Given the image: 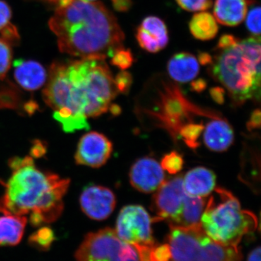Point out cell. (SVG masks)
Here are the masks:
<instances>
[{
    "mask_svg": "<svg viewBox=\"0 0 261 261\" xmlns=\"http://www.w3.org/2000/svg\"><path fill=\"white\" fill-rule=\"evenodd\" d=\"M105 60L82 58L51 65L43 99L67 133L89 128L87 119L107 112L119 93Z\"/></svg>",
    "mask_w": 261,
    "mask_h": 261,
    "instance_id": "obj_1",
    "label": "cell"
},
{
    "mask_svg": "<svg viewBox=\"0 0 261 261\" xmlns=\"http://www.w3.org/2000/svg\"><path fill=\"white\" fill-rule=\"evenodd\" d=\"M49 27L58 38L60 51L70 56L106 59L123 47L124 33L101 3L73 0L57 8Z\"/></svg>",
    "mask_w": 261,
    "mask_h": 261,
    "instance_id": "obj_2",
    "label": "cell"
},
{
    "mask_svg": "<svg viewBox=\"0 0 261 261\" xmlns=\"http://www.w3.org/2000/svg\"><path fill=\"white\" fill-rule=\"evenodd\" d=\"M12 175L0 198V213L30 214L31 224L40 226L58 219L64 208L63 198L70 185L68 178L44 172L30 156L9 161Z\"/></svg>",
    "mask_w": 261,
    "mask_h": 261,
    "instance_id": "obj_3",
    "label": "cell"
},
{
    "mask_svg": "<svg viewBox=\"0 0 261 261\" xmlns=\"http://www.w3.org/2000/svg\"><path fill=\"white\" fill-rule=\"evenodd\" d=\"M260 39L250 37L223 49L212 68L213 75L237 105L260 97Z\"/></svg>",
    "mask_w": 261,
    "mask_h": 261,
    "instance_id": "obj_4",
    "label": "cell"
},
{
    "mask_svg": "<svg viewBox=\"0 0 261 261\" xmlns=\"http://www.w3.org/2000/svg\"><path fill=\"white\" fill-rule=\"evenodd\" d=\"M206 202L200 225L206 234L216 243L238 246L245 235L256 230V216L242 210L238 199L222 188H218Z\"/></svg>",
    "mask_w": 261,
    "mask_h": 261,
    "instance_id": "obj_5",
    "label": "cell"
},
{
    "mask_svg": "<svg viewBox=\"0 0 261 261\" xmlns=\"http://www.w3.org/2000/svg\"><path fill=\"white\" fill-rule=\"evenodd\" d=\"M168 244L170 261H242L243 254L238 246L216 243L206 234L200 225L181 227L170 226Z\"/></svg>",
    "mask_w": 261,
    "mask_h": 261,
    "instance_id": "obj_6",
    "label": "cell"
},
{
    "mask_svg": "<svg viewBox=\"0 0 261 261\" xmlns=\"http://www.w3.org/2000/svg\"><path fill=\"white\" fill-rule=\"evenodd\" d=\"M154 247L126 243L113 228H106L87 233L75 257L76 261H157Z\"/></svg>",
    "mask_w": 261,
    "mask_h": 261,
    "instance_id": "obj_7",
    "label": "cell"
},
{
    "mask_svg": "<svg viewBox=\"0 0 261 261\" xmlns=\"http://www.w3.org/2000/svg\"><path fill=\"white\" fill-rule=\"evenodd\" d=\"M162 87L159 92V110L154 111L153 114L159 120L160 125L176 136L181 128L189 124L185 123V119L190 122L191 115L205 111L190 102L176 84L164 82Z\"/></svg>",
    "mask_w": 261,
    "mask_h": 261,
    "instance_id": "obj_8",
    "label": "cell"
},
{
    "mask_svg": "<svg viewBox=\"0 0 261 261\" xmlns=\"http://www.w3.org/2000/svg\"><path fill=\"white\" fill-rule=\"evenodd\" d=\"M152 221L148 213L142 206H125L118 214L115 231L118 238L126 243L154 246Z\"/></svg>",
    "mask_w": 261,
    "mask_h": 261,
    "instance_id": "obj_9",
    "label": "cell"
},
{
    "mask_svg": "<svg viewBox=\"0 0 261 261\" xmlns=\"http://www.w3.org/2000/svg\"><path fill=\"white\" fill-rule=\"evenodd\" d=\"M152 200L154 221H167L174 224L179 215L187 193L184 188L183 177L178 176L164 183L156 190Z\"/></svg>",
    "mask_w": 261,
    "mask_h": 261,
    "instance_id": "obj_10",
    "label": "cell"
},
{
    "mask_svg": "<svg viewBox=\"0 0 261 261\" xmlns=\"http://www.w3.org/2000/svg\"><path fill=\"white\" fill-rule=\"evenodd\" d=\"M113 152V144L99 132H92L82 136L75 154L76 164L99 168L107 163Z\"/></svg>",
    "mask_w": 261,
    "mask_h": 261,
    "instance_id": "obj_11",
    "label": "cell"
},
{
    "mask_svg": "<svg viewBox=\"0 0 261 261\" xmlns=\"http://www.w3.org/2000/svg\"><path fill=\"white\" fill-rule=\"evenodd\" d=\"M80 202L81 208L89 219L103 221L112 214L116 207V198L110 189L93 185L84 189Z\"/></svg>",
    "mask_w": 261,
    "mask_h": 261,
    "instance_id": "obj_12",
    "label": "cell"
},
{
    "mask_svg": "<svg viewBox=\"0 0 261 261\" xmlns=\"http://www.w3.org/2000/svg\"><path fill=\"white\" fill-rule=\"evenodd\" d=\"M130 185L144 193L156 191L165 181L164 170L152 158H143L134 163L129 172Z\"/></svg>",
    "mask_w": 261,
    "mask_h": 261,
    "instance_id": "obj_13",
    "label": "cell"
},
{
    "mask_svg": "<svg viewBox=\"0 0 261 261\" xmlns=\"http://www.w3.org/2000/svg\"><path fill=\"white\" fill-rule=\"evenodd\" d=\"M136 39L144 50L159 53L167 46L169 40L167 27L159 17H147L137 28Z\"/></svg>",
    "mask_w": 261,
    "mask_h": 261,
    "instance_id": "obj_14",
    "label": "cell"
},
{
    "mask_svg": "<svg viewBox=\"0 0 261 261\" xmlns=\"http://www.w3.org/2000/svg\"><path fill=\"white\" fill-rule=\"evenodd\" d=\"M203 142L206 147L214 152H224L232 145L233 132L226 120L219 116L211 118L204 128Z\"/></svg>",
    "mask_w": 261,
    "mask_h": 261,
    "instance_id": "obj_15",
    "label": "cell"
},
{
    "mask_svg": "<svg viewBox=\"0 0 261 261\" xmlns=\"http://www.w3.org/2000/svg\"><path fill=\"white\" fill-rule=\"evenodd\" d=\"M14 66L15 80L25 90H37L47 80L45 68L37 61L18 60L15 61Z\"/></svg>",
    "mask_w": 261,
    "mask_h": 261,
    "instance_id": "obj_16",
    "label": "cell"
},
{
    "mask_svg": "<svg viewBox=\"0 0 261 261\" xmlns=\"http://www.w3.org/2000/svg\"><path fill=\"white\" fill-rule=\"evenodd\" d=\"M216 175L205 167L190 170L183 178L184 188L187 195L193 197H206L216 187Z\"/></svg>",
    "mask_w": 261,
    "mask_h": 261,
    "instance_id": "obj_17",
    "label": "cell"
},
{
    "mask_svg": "<svg viewBox=\"0 0 261 261\" xmlns=\"http://www.w3.org/2000/svg\"><path fill=\"white\" fill-rule=\"evenodd\" d=\"M168 72L173 80L180 83L191 82L200 72V63L191 53H180L171 57Z\"/></svg>",
    "mask_w": 261,
    "mask_h": 261,
    "instance_id": "obj_18",
    "label": "cell"
},
{
    "mask_svg": "<svg viewBox=\"0 0 261 261\" xmlns=\"http://www.w3.org/2000/svg\"><path fill=\"white\" fill-rule=\"evenodd\" d=\"M247 0H216L214 13L216 21L227 27H236L246 17Z\"/></svg>",
    "mask_w": 261,
    "mask_h": 261,
    "instance_id": "obj_19",
    "label": "cell"
},
{
    "mask_svg": "<svg viewBox=\"0 0 261 261\" xmlns=\"http://www.w3.org/2000/svg\"><path fill=\"white\" fill-rule=\"evenodd\" d=\"M4 215L0 216V247L15 246L23 238L27 224V217Z\"/></svg>",
    "mask_w": 261,
    "mask_h": 261,
    "instance_id": "obj_20",
    "label": "cell"
},
{
    "mask_svg": "<svg viewBox=\"0 0 261 261\" xmlns=\"http://www.w3.org/2000/svg\"><path fill=\"white\" fill-rule=\"evenodd\" d=\"M206 202L207 200L205 197H193L187 194L181 212L174 224L170 226L190 227L200 224L201 217L205 211Z\"/></svg>",
    "mask_w": 261,
    "mask_h": 261,
    "instance_id": "obj_21",
    "label": "cell"
},
{
    "mask_svg": "<svg viewBox=\"0 0 261 261\" xmlns=\"http://www.w3.org/2000/svg\"><path fill=\"white\" fill-rule=\"evenodd\" d=\"M190 30L195 39L208 41L214 39L219 32L216 19L211 13L201 11L193 15L190 22Z\"/></svg>",
    "mask_w": 261,
    "mask_h": 261,
    "instance_id": "obj_22",
    "label": "cell"
},
{
    "mask_svg": "<svg viewBox=\"0 0 261 261\" xmlns=\"http://www.w3.org/2000/svg\"><path fill=\"white\" fill-rule=\"evenodd\" d=\"M55 239L56 237L53 229L44 226L31 235L29 243L38 250H47L50 248Z\"/></svg>",
    "mask_w": 261,
    "mask_h": 261,
    "instance_id": "obj_23",
    "label": "cell"
},
{
    "mask_svg": "<svg viewBox=\"0 0 261 261\" xmlns=\"http://www.w3.org/2000/svg\"><path fill=\"white\" fill-rule=\"evenodd\" d=\"M134 63V56L129 49L121 47L116 49L111 56V64L120 70H125L129 68Z\"/></svg>",
    "mask_w": 261,
    "mask_h": 261,
    "instance_id": "obj_24",
    "label": "cell"
},
{
    "mask_svg": "<svg viewBox=\"0 0 261 261\" xmlns=\"http://www.w3.org/2000/svg\"><path fill=\"white\" fill-rule=\"evenodd\" d=\"M13 59L12 48L0 38V80H4L9 71Z\"/></svg>",
    "mask_w": 261,
    "mask_h": 261,
    "instance_id": "obj_25",
    "label": "cell"
},
{
    "mask_svg": "<svg viewBox=\"0 0 261 261\" xmlns=\"http://www.w3.org/2000/svg\"><path fill=\"white\" fill-rule=\"evenodd\" d=\"M184 161L178 152H171L166 154L161 161V167L170 174H176L179 172L183 167Z\"/></svg>",
    "mask_w": 261,
    "mask_h": 261,
    "instance_id": "obj_26",
    "label": "cell"
},
{
    "mask_svg": "<svg viewBox=\"0 0 261 261\" xmlns=\"http://www.w3.org/2000/svg\"><path fill=\"white\" fill-rule=\"evenodd\" d=\"M246 27L250 34L255 37L260 35V7L252 5L250 10L247 12Z\"/></svg>",
    "mask_w": 261,
    "mask_h": 261,
    "instance_id": "obj_27",
    "label": "cell"
},
{
    "mask_svg": "<svg viewBox=\"0 0 261 261\" xmlns=\"http://www.w3.org/2000/svg\"><path fill=\"white\" fill-rule=\"evenodd\" d=\"M20 101L18 89L10 86L0 89V108H15Z\"/></svg>",
    "mask_w": 261,
    "mask_h": 261,
    "instance_id": "obj_28",
    "label": "cell"
},
{
    "mask_svg": "<svg viewBox=\"0 0 261 261\" xmlns=\"http://www.w3.org/2000/svg\"><path fill=\"white\" fill-rule=\"evenodd\" d=\"M182 9L189 12H201L209 9L211 0H176Z\"/></svg>",
    "mask_w": 261,
    "mask_h": 261,
    "instance_id": "obj_29",
    "label": "cell"
},
{
    "mask_svg": "<svg viewBox=\"0 0 261 261\" xmlns=\"http://www.w3.org/2000/svg\"><path fill=\"white\" fill-rule=\"evenodd\" d=\"M0 32H1V39L8 43L10 47L18 45L20 42V37L18 29L15 25L8 23Z\"/></svg>",
    "mask_w": 261,
    "mask_h": 261,
    "instance_id": "obj_30",
    "label": "cell"
},
{
    "mask_svg": "<svg viewBox=\"0 0 261 261\" xmlns=\"http://www.w3.org/2000/svg\"><path fill=\"white\" fill-rule=\"evenodd\" d=\"M114 80L119 93H128L132 84V76L130 73L122 70L118 73Z\"/></svg>",
    "mask_w": 261,
    "mask_h": 261,
    "instance_id": "obj_31",
    "label": "cell"
},
{
    "mask_svg": "<svg viewBox=\"0 0 261 261\" xmlns=\"http://www.w3.org/2000/svg\"><path fill=\"white\" fill-rule=\"evenodd\" d=\"M12 17V10L8 3L0 0V31L10 23Z\"/></svg>",
    "mask_w": 261,
    "mask_h": 261,
    "instance_id": "obj_32",
    "label": "cell"
},
{
    "mask_svg": "<svg viewBox=\"0 0 261 261\" xmlns=\"http://www.w3.org/2000/svg\"><path fill=\"white\" fill-rule=\"evenodd\" d=\"M153 253L157 261H170L171 257V250L168 244L154 247Z\"/></svg>",
    "mask_w": 261,
    "mask_h": 261,
    "instance_id": "obj_33",
    "label": "cell"
},
{
    "mask_svg": "<svg viewBox=\"0 0 261 261\" xmlns=\"http://www.w3.org/2000/svg\"><path fill=\"white\" fill-rule=\"evenodd\" d=\"M238 42V39L233 37L231 34H224L222 37L220 38L219 42L217 44V49L220 50L227 49V48L231 47L233 44H236Z\"/></svg>",
    "mask_w": 261,
    "mask_h": 261,
    "instance_id": "obj_34",
    "label": "cell"
},
{
    "mask_svg": "<svg viewBox=\"0 0 261 261\" xmlns=\"http://www.w3.org/2000/svg\"><path fill=\"white\" fill-rule=\"evenodd\" d=\"M113 8L118 12H127L133 5L132 0H111Z\"/></svg>",
    "mask_w": 261,
    "mask_h": 261,
    "instance_id": "obj_35",
    "label": "cell"
},
{
    "mask_svg": "<svg viewBox=\"0 0 261 261\" xmlns=\"http://www.w3.org/2000/svg\"><path fill=\"white\" fill-rule=\"evenodd\" d=\"M247 126L250 130L259 128L260 126V111L259 110H256L252 113Z\"/></svg>",
    "mask_w": 261,
    "mask_h": 261,
    "instance_id": "obj_36",
    "label": "cell"
},
{
    "mask_svg": "<svg viewBox=\"0 0 261 261\" xmlns=\"http://www.w3.org/2000/svg\"><path fill=\"white\" fill-rule=\"evenodd\" d=\"M46 152L45 146L43 145L42 142L36 141L32 148V153L34 157H40Z\"/></svg>",
    "mask_w": 261,
    "mask_h": 261,
    "instance_id": "obj_37",
    "label": "cell"
},
{
    "mask_svg": "<svg viewBox=\"0 0 261 261\" xmlns=\"http://www.w3.org/2000/svg\"><path fill=\"white\" fill-rule=\"evenodd\" d=\"M211 94L216 102L221 103L224 101V91L222 88L216 87V88L211 89Z\"/></svg>",
    "mask_w": 261,
    "mask_h": 261,
    "instance_id": "obj_38",
    "label": "cell"
},
{
    "mask_svg": "<svg viewBox=\"0 0 261 261\" xmlns=\"http://www.w3.org/2000/svg\"><path fill=\"white\" fill-rule=\"evenodd\" d=\"M197 61H198L199 63L203 65H210L213 63L212 57L211 56L210 54L207 53H200Z\"/></svg>",
    "mask_w": 261,
    "mask_h": 261,
    "instance_id": "obj_39",
    "label": "cell"
},
{
    "mask_svg": "<svg viewBox=\"0 0 261 261\" xmlns=\"http://www.w3.org/2000/svg\"><path fill=\"white\" fill-rule=\"evenodd\" d=\"M260 246L252 250L249 254L247 261H260Z\"/></svg>",
    "mask_w": 261,
    "mask_h": 261,
    "instance_id": "obj_40",
    "label": "cell"
},
{
    "mask_svg": "<svg viewBox=\"0 0 261 261\" xmlns=\"http://www.w3.org/2000/svg\"><path fill=\"white\" fill-rule=\"evenodd\" d=\"M192 90L195 92H202L206 87V82L203 80H198L192 83Z\"/></svg>",
    "mask_w": 261,
    "mask_h": 261,
    "instance_id": "obj_41",
    "label": "cell"
},
{
    "mask_svg": "<svg viewBox=\"0 0 261 261\" xmlns=\"http://www.w3.org/2000/svg\"><path fill=\"white\" fill-rule=\"evenodd\" d=\"M45 1L49 2L50 3H54V4H57L58 3V0H45Z\"/></svg>",
    "mask_w": 261,
    "mask_h": 261,
    "instance_id": "obj_42",
    "label": "cell"
},
{
    "mask_svg": "<svg viewBox=\"0 0 261 261\" xmlns=\"http://www.w3.org/2000/svg\"><path fill=\"white\" fill-rule=\"evenodd\" d=\"M81 1H84V2H94V1H96V0H81Z\"/></svg>",
    "mask_w": 261,
    "mask_h": 261,
    "instance_id": "obj_43",
    "label": "cell"
}]
</instances>
